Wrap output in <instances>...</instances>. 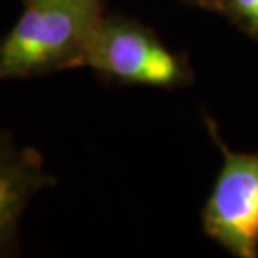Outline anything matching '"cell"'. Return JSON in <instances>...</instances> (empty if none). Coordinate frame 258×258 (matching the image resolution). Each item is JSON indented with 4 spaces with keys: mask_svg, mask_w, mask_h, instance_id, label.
<instances>
[{
    "mask_svg": "<svg viewBox=\"0 0 258 258\" xmlns=\"http://www.w3.org/2000/svg\"><path fill=\"white\" fill-rule=\"evenodd\" d=\"M101 20L99 0H32L4 39L0 76L81 64L82 50Z\"/></svg>",
    "mask_w": 258,
    "mask_h": 258,
    "instance_id": "cell-1",
    "label": "cell"
},
{
    "mask_svg": "<svg viewBox=\"0 0 258 258\" xmlns=\"http://www.w3.org/2000/svg\"><path fill=\"white\" fill-rule=\"evenodd\" d=\"M223 149V164L203 210L211 240L238 258L258 256V153Z\"/></svg>",
    "mask_w": 258,
    "mask_h": 258,
    "instance_id": "cell-2",
    "label": "cell"
},
{
    "mask_svg": "<svg viewBox=\"0 0 258 258\" xmlns=\"http://www.w3.org/2000/svg\"><path fill=\"white\" fill-rule=\"evenodd\" d=\"M81 64L126 82L173 86L184 77L183 64L139 25L101 20L92 30Z\"/></svg>",
    "mask_w": 258,
    "mask_h": 258,
    "instance_id": "cell-3",
    "label": "cell"
},
{
    "mask_svg": "<svg viewBox=\"0 0 258 258\" xmlns=\"http://www.w3.org/2000/svg\"><path fill=\"white\" fill-rule=\"evenodd\" d=\"M228 4L236 17L258 34V0H228Z\"/></svg>",
    "mask_w": 258,
    "mask_h": 258,
    "instance_id": "cell-4",
    "label": "cell"
}]
</instances>
